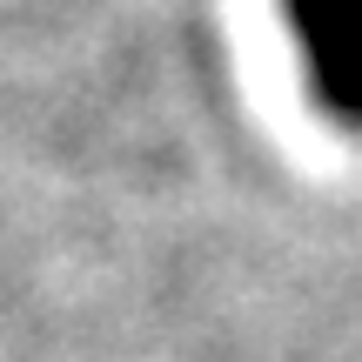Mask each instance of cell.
<instances>
[{"label": "cell", "instance_id": "1", "mask_svg": "<svg viewBox=\"0 0 362 362\" xmlns=\"http://www.w3.org/2000/svg\"><path fill=\"white\" fill-rule=\"evenodd\" d=\"M282 21L322 115L362 134V0H282Z\"/></svg>", "mask_w": 362, "mask_h": 362}]
</instances>
